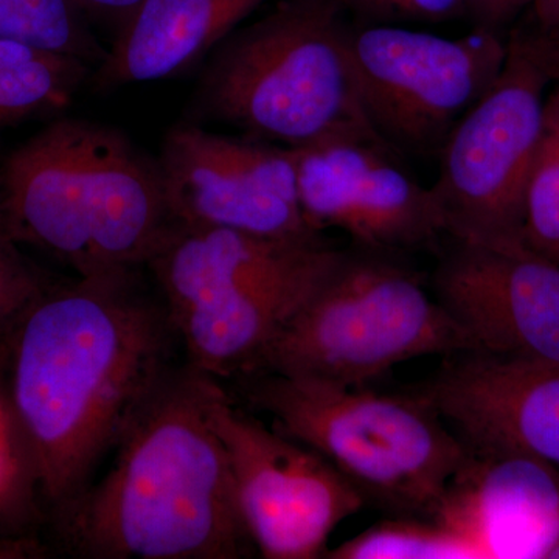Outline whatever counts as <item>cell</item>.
Wrapping results in <instances>:
<instances>
[{
  "label": "cell",
  "instance_id": "24",
  "mask_svg": "<svg viewBox=\"0 0 559 559\" xmlns=\"http://www.w3.org/2000/svg\"><path fill=\"white\" fill-rule=\"evenodd\" d=\"M146 0H72L87 21L112 25L116 32L131 20Z\"/></svg>",
  "mask_w": 559,
  "mask_h": 559
},
{
  "label": "cell",
  "instance_id": "7",
  "mask_svg": "<svg viewBox=\"0 0 559 559\" xmlns=\"http://www.w3.org/2000/svg\"><path fill=\"white\" fill-rule=\"evenodd\" d=\"M465 349L468 337L417 272L393 253L356 248L342 250L252 374L364 385L406 360Z\"/></svg>",
  "mask_w": 559,
  "mask_h": 559
},
{
  "label": "cell",
  "instance_id": "20",
  "mask_svg": "<svg viewBox=\"0 0 559 559\" xmlns=\"http://www.w3.org/2000/svg\"><path fill=\"white\" fill-rule=\"evenodd\" d=\"M326 559H477L480 551L465 536L425 518L393 516L336 549L326 550Z\"/></svg>",
  "mask_w": 559,
  "mask_h": 559
},
{
  "label": "cell",
  "instance_id": "13",
  "mask_svg": "<svg viewBox=\"0 0 559 559\" xmlns=\"http://www.w3.org/2000/svg\"><path fill=\"white\" fill-rule=\"evenodd\" d=\"M433 296L473 349L559 364V263L522 242L454 241L432 278Z\"/></svg>",
  "mask_w": 559,
  "mask_h": 559
},
{
  "label": "cell",
  "instance_id": "8",
  "mask_svg": "<svg viewBox=\"0 0 559 559\" xmlns=\"http://www.w3.org/2000/svg\"><path fill=\"white\" fill-rule=\"evenodd\" d=\"M555 80L539 36H514L498 79L452 128L432 187L452 240L522 242L525 193Z\"/></svg>",
  "mask_w": 559,
  "mask_h": 559
},
{
  "label": "cell",
  "instance_id": "23",
  "mask_svg": "<svg viewBox=\"0 0 559 559\" xmlns=\"http://www.w3.org/2000/svg\"><path fill=\"white\" fill-rule=\"evenodd\" d=\"M374 21L443 22L466 13L463 0H341Z\"/></svg>",
  "mask_w": 559,
  "mask_h": 559
},
{
  "label": "cell",
  "instance_id": "9",
  "mask_svg": "<svg viewBox=\"0 0 559 559\" xmlns=\"http://www.w3.org/2000/svg\"><path fill=\"white\" fill-rule=\"evenodd\" d=\"M349 60L360 105L382 142L441 148L498 79L509 40L480 28L460 38L371 25L349 28Z\"/></svg>",
  "mask_w": 559,
  "mask_h": 559
},
{
  "label": "cell",
  "instance_id": "1",
  "mask_svg": "<svg viewBox=\"0 0 559 559\" xmlns=\"http://www.w3.org/2000/svg\"><path fill=\"white\" fill-rule=\"evenodd\" d=\"M7 352L49 530L94 484L153 390L186 359L142 270L51 280L7 330Z\"/></svg>",
  "mask_w": 559,
  "mask_h": 559
},
{
  "label": "cell",
  "instance_id": "17",
  "mask_svg": "<svg viewBox=\"0 0 559 559\" xmlns=\"http://www.w3.org/2000/svg\"><path fill=\"white\" fill-rule=\"evenodd\" d=\"M7 330L0 334V543L39 558L47 551L38 538L46 507L38 460L11 393Z\"/></svg>",
  "mask_w": 559,
  "mask_h": 559
},
{
  "label": "cell",
  "instance_id": "6",
  "mask_svg": "<svg viewBox=\"0 0 559 559\" xmlns=\"http://www.w3.org/2000/svg\"><path fill=\"white\" fill-rule=\"evenodd\" d=\"M274 429L329 460L366 502L432 520L466 447L430 404L364 385L259 373L238 378Z\"/></svg>",
  "mask_w": 559,
  "mask_h": 559
},
{
  "label": "cell",
  "instance_id": "15",
  "mask_svg": "<svg viewBox=\"0 0 559 559\" xmlns=\"http://www.w3.org/2000/svg\"><path fill=\"white\" fill-rule=\"evenodd\" d=\"M432 521L469 539L481 558L547 559L559 540V474L532 459L466 448Z\"/></svg>",
  "mask_w": 559,
  "mask_h": 559
},
{
  "label": "cell",
  "instance_id": "10",
  "mask_svg": "<svg viewBox=\"0 0 559 559\" xmlns=\"http://www.w3.org/2000/svg\"><path fill=\"white\" fill-rule=\"evenodd\" d=\"M210 417L261 557L323 558L331 533L366 506L364 496L318 452L235 406L221 384Z\"/></svg>",
  "mask_w": 559,
  "mask_h": 559
},
{
  "label": "cell",
  "instance_id": "25",
  "mask_svg": "<svg viewBox=\"0 0 559 559\" xmlns=\"http://www.w3.org/2000/svg\"><path fill=\"white\" fill-rule=\"evenodd\" d=\"M463 2H465L466 13L473 14L479 21L480 28H489V31H496L525 5H532V0H463Z\"/></svg>",
  "mask_w": 559,
  "mask_h": 559
},
{
  "label": "cell",
  "instance_id": "12",
  "mask_svg": "<svg viewBox=\"0 0 559 559\" xmlns=\"http://www.w3.org/2000/svg\"><path fill=\"white\" fill-rule=\"evenodd\" d=\"M385 145L342 134L290 148L301 212L312 230H342L356 248L393 255L429 248L447 235L432 187L411 178Z\"/></svg>",
  "mask_w": 559,
  "mask_h": 559
},
{
  "label": "cell",
  "instance_id": "14",
  "mask_svg": "<svg viewBox=\"0 0 559 559\" xmlns=\"http://www.w3.org/2000/svg\"><path fill=\"white\" fill-rule=\"evenodd\" d=\"M414 393L468 450L520 455L559 474V364L465 349Z\"/></svg>",
  "mask_w": 559,
  "mask_h": 559
},
{
  "label": "cell",
  "instance_id": "4",
  "mask_svg": "<svg viewBox=\"0 0 559 559\" xmlns=\"http://www.w3.org/2000/svg\"><path fill=\"white\" fill-rule=\"evenodd\" d=\"M342 10L341 0H282L231 32L205 58L189 121L286 148L331 135L380 139L360 105Z\"/></svg>",
  "mask_w": 559,
  "mask_h": 559
},
{
  "label": "cell",
  "instance_id": "19",
  "mask_svg": "<svg viewBox=\"0 0 559 559\" xmlns=\"http://www.w3.org/2000/svg\"><path fill=\"white\" fill-rule=\"evenodd\" d=\"M0 39L75 58L94 70L108 57L72 0H0Z\"/></svg>",
  "mask_w": 559,
  "mask_h": 559
},
{
  "label": "cell",
  "instance_id": "29",
  "mask_svg": "<svg viewBox=\"0 0 559 559\" xmlns=\"http://www.w3.org/2000/svg\"><path fill=\"white\" fill-rule=\"evenodd\" d=\"M547 559H559V540L551 547L549 555H547Z\"/></svg>",
  "mask_w": 559,
  "mask_h": 559
},
{
  "label": "cell",
  "instance_id": "21",
  "mask_svg": "<svg viewBox=\"0 0 559 559\" xmlns=\"http://www.w3.org/2000/svg\"><path fill=\"white\" fill-rule=\"evenodd\" d=\"M522 245L559 263V84L549 92L525 193Z\"/></svg>",
  "mask_w": 559,
  "mask_h": 559
},
{
  "label": "cell",
  "instance_id": "11",
  "mask_svg": "<svg viewBox=\"0 0 559 559\" xmlns=\"http://www.w3.org/2000/svg\"><path fill=\"white\" fill-rule=\"evenodd\" d=\"M156 160L165 200L180 226L323 238L301 212L296 159L286 146L183 121L167 132Z\"/></svg>",
  "mask_w": 559,
  "mask_h": 559
},
{
  "label": "cell",
  "instance_id": "18",
  "mask_svg": "<svg viewBox=\"0 0 559 559\" xmlns=\"http://www.w3.org/2000/svg\"><path fill=\"white\" fill-rule=\"evenodd\" d=\"M92 73L91 66L75 58L0 39V134L64 110Z\"/></svg>",
  "mask_w": 559,
  "mask_h": 559
},
{
  "label": "cell",
  "instance_id": "22",
  "mask_svg": "<svg viewBox=\"0 0 559 559\" xmlns=\"http://www.w3.org/2000/svg\"><path fill=\"white\" fill-rule=\"evenodd\" d=\"M51 280L21 252L20 246L0 234V334L10 329Z\"/></svg>",
  "mask_w": 559,
  "mask_h": 559
},
{
  "label": "cell",
  "instance_id": "26",
  "mask_svg": "<svg viewBox=\"0 0 559 559\" xmlns=\"http://www.w3.org/2000/svg\"><path fill=\"white\" fill-rule=\"evenodd\" d=\"M533 13L538 21L540 33L559 32V0H549L546 5Z\"/></svg>",
  "mask_w": 559,
  "mask_h": 559
},
{
  "label": "cell",
  "instance_id": "16",
  "mask_svg": "<svg viewBox=\"0 0 559 559\" xmlns=\"http://www.w3.org/2000/svg\"><path fill=\"white\" fill-rule=\"evenodd\" d=\"M266 0H146L94 70L100 91L182 75Z\"/></svg>",
  "mask_w": 559,
  "mask_h": 559
},
{
  "label": "cell",
  "instance_id": "28",
  "mask_svg": "<svg viewBox=\"0 0 559 559\" xmlns=\"http://www.w3.org/2000/svg\"><path fill=\"white\" fill-rule=\"evenodd\" d=\"M0 558H25L24 551L9 544L0 543Z\"/></svg>",
  "mask_w": 559,
  "mask_h": 559
},
{
  "label": "cell",
  "instance_id": "2",
  "mask_svg": "<svg viewBox=\"0 0 559 559\" xmlns=\"http://www.w3.org/2000/svg\"><path fill=\"white\" fill-rule=\"evenodd\" d=\"M219 381L178 364L131 419L112 465L49 532L94 559H238L255 549L210 403Z\"/></svg>",
  "mask_w": 559,
  "mask_h": 559
},
{
  "label": "cell",
  "instance_id": "5",
  "mask_svg": "<svg viewBox=\"0 0 559 559\" xmlns=\"http://www.w3.org/2000/svg\"><path fill=\"white\" fill-rule=\"evenodd\" d=\"M342 250L221 227L176 226L151 259L183 359L215 378L249 377Z\"/></svg>",
  "mask_w": 559,
  "mask_h": 559
},
{
  "label": "cell",
  "instance_id": "27",
  "mask_svg": "<svg viewBox=\"0 0 559 559\" xmlns=\"http://www.w3.org/2000/svg\"><path fill=\"white\" fill-rule=\"evenodd\" d=\"M538 35L547 57H549L551 64H554L555 70H557L559 79V32L538 33Z\"/></svg>",
  "mask_w": 559,
  "mask_h": 559
},
{
  "label": "cell",
  "instance_id": "3",
  "mask_svg": "<svg viewBox=\"0 0 559 559\" xmlns=\"http://www.w3.org/2000/svg\"><path fill=\"white\" fill-rule=\"evenodd\" d=\"M176 226L157 160L108 124L60 117L0 162V234L76 277L146 270Z\"/></svg>",
  "mask_w": 559,
  "mask_h": 559
}]
</instances>
